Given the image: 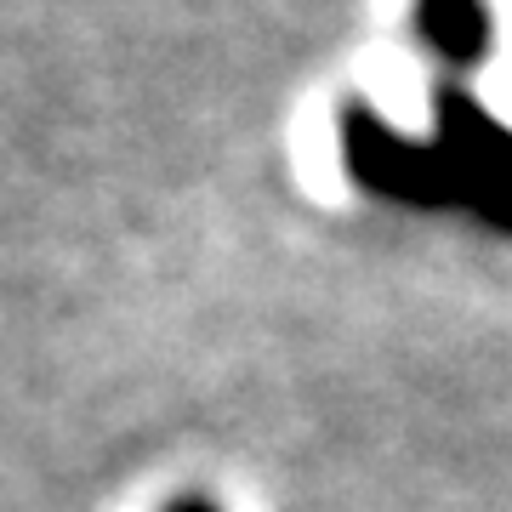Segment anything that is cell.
<instances>
[{
    "label": "cell",
    "mask_w": 512,
    "mask_h": 512,
    "mask_svg": "<svg viewBox=\"0 0 512 512\" xmlns=\"http://www.w3.org/2000/svg\"><path fill=\"white\" fill-rule=\"evenodd\" d=\"M427 18H433V35H439L450 52H473L478 46L473 0H427Z\"/></svg>",
    "instance_id": "6da1fadb"
}]
</instances>
